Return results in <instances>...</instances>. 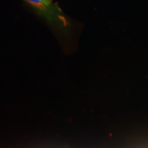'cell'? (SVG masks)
Masks as SVG:
<instances>
[{
	"label": "cell",
	"instance_id": "cell-1",
	"mask_svg": "<svg viewBox=\"0 0 148 148\" xmlns=\"http://www.w3.org/2000/svg\"><path fill=\"white\" fill-rule=\"evenodd\" d=\"M51 26L64 34H69L71 25L69 18L53 0H23Z\"/></svg>",
	"mask_w": 148,
	"mask_h": 148
}]
</instances>
